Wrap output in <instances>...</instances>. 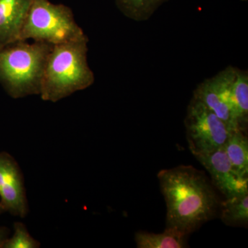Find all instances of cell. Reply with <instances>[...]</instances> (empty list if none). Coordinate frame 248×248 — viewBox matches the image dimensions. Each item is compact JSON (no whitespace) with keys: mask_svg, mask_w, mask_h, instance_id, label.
Instances as JSON below:
<instances>
[{"mask_svg":"<svg viewBox=\"0 0 248 248\" xmlns=\"http://www.w3.org/2000/svg\"><path fill=\"white\" fill-rule=\"evenodd\" d=\"M9 228L0 226V248H2L5 241L9 237Z\"/></svg>","mask_w":248,"mask_h":248,"instance_id":"obj_16","label":"cell"},{"mask_svg":"<svg viewBox=\"0 0 248 248\" xmlns=\"http://www.w3.org/2000/svg\"><path fill=\"white\" fill-rule=\"evenodd\" d=\"M221 218L227 225L247 224L248 192L227 198L221 203Z\"/></svg>","mask_w":248,"mask_h":248,"instance_id":"obj_14","label":"cell"},{"mask_svg":"<svg viewBox=\"0 0 248 248\" xmlns=\"http://www.w3.org/2000/svg\"><path fill=\"white\" fill-rule=\"evenodd\" d=\"M14 228V235L6 240L2 248H40V243L31 236L24 223L16 222Z\"/></svg>","mask_w":248,"mask_h":248,"instance_id":"obj_15","label":"cell"},{"mask_svg":"<svg viewBox=\"0 0 248 248\" xmlns=\"http://www.w3.org/2000/svg\"><path fill=\"white\" fill-rule=\"evenodd\" d=\"M232 97L240 128L246 131L248 120V73L236 68L232 84Z\"/></svg>","mask_w":248,"mask_h":248,"instance_id":"obj_13","label":"cell"},{"mask_svg":"<svg viewBox=\"0 0 248 248\" xmlns=\"http://www.w3.org/2000/svg\"><path fill=\"white\" fill-rule=\"evenodd\" d=\"M167 206V227L186 235L213 218L218 201L205 173L191 166H179L157 174Z\"/></svg>","mask_w":248,"mask_h":248,"instance_id":"obj_1","label":"cell"},{"mask_svg":"<svg viewBox=\"0 0 248 248\" xmlns=\"http://www.w3.org/2000/svg\"><path fill=\"white\" fill-rule=\"evenodd\" d=\"M245 132L241 129L233 130L223 149L236 170L243 177H248V140Z\"/></svg>","mask_w":248,"mask_h":248,"instance_id":"obj_11","label":"cell"},{"mask_svg":"<svg viewBox=\"0 0 248 248\" xmlns=\"http://www.w3.org/2000/svg\"><path fill=\"white\" fill-rule=\"evenodd\" d=\"M0 203L14 216L24 218L29 213L22 170L14 156L6 152H0Z\"/></svg>","mask_w":248,"mask_h":248,"instance_id":"obj_7","label":"cell"},{"mask_svg":"<svg viewBox=\"0 0 248 248\" xmlns=\"http://www.w3.org/2000/svg\"><path fill=\"white\" fill-rule=\"evenodd\" d=\"M185 233L174 228L167 227L159 234L138 232L135 242L139 248H183L186 247Z\"/></svg>","mask_w":248,"mask_h":248,"instance_id":"obj_10","label":"cell"},{"mask_svg":"<svg viewBox=\"0 0 248 248\" xmlns=\"http://www.w3.org/2000/svg\"><path fill=\"white\" fill-rule=\"evenodd\" d=\"M53 45L19 40L0 47V85L10 97L40 95Z\"/></svg>","mask_w":248,"mask_h":248,"instance_id":"obj_3","label":"cell"},{"mask_svg":"<svg viewBox=\"0 0 248 248\" xmlns=\"http://www.w3.org/2000/svg\"><path fill=\"white\" fill-rule=\"evenodd\" d=\"M207 170L217 188L226 198L248 192V178L233 167L223 148L195 156Z\"/></svg>","mask_w":248,"mask_h":248,"instance_id":"obj_8","label":"cell"},{"mask_svg":"<svg viewBox=\"0 0 248 248\" xmlns=\"http://www.w3.org/2000/svg\"><path fill=\"white\" fill-rule=\"evenodd\" d=\"M86 37L71 8L49 0H31L19 40L55 45Z\"/></svg>","mask_w":248,"mask_h":248,"instance_id":"obj_4","label":"cell"},{"mask_svg":"<svg viewBox=\"0 0 248 248\" xmlns=\"http://www.w3.org/2000/svg\"><path fill=\"white\" fill-rule=\"evenodd\" d=\"M236 69V67L228 66L216 76L204 80L197 86L192 97L213 112L232 130L241 129L232 91Z\"/></svg>","mask_w":248,"mask_h":248,"instance_id":"obj_6","label":"cell"},{"mask_svg":"<svg viewBox=\"0 0 248 248\" xmlns=\"http://www.w3.org/2000/svg\"><path fill=\"white\" fill-rule=\"evenodd\" d=\"M185 126L189 148L194 156L223 148L233 131L213 112L194 98L187 107Z\"/></svg>","mask_w":248,"mask_h":248,"instance_id":"obj_5","label":"cell"},{"mask_svg":"<svg viewBox=\"0 0 248 248\" xmlns=\"http://www.w3.org/2000/svg\"><path fill=\"white\" fill-rule=\"evenodd\" d=\"M5 210L4 208V207L2 206V205H1V203H0V215H1V214H3L5 213Z\"/></svg>","mask_w":248,"mask_h":248,"instance_id":"obj_17","label":"cell"},{"mask_svg":"<svg viewBox=\"0 0 248 248\" xmlns=\"http://www.w3.org/2000/svg\"><path fill=\"white\" fill-rule=\"evenodd\" d=\"M170 0H115L117 7L129 19L136 22L148 20Z\"/></svg>","mask_w":248,"mask_h":248,"instance_id":"obj_12","label":"cell"},{"mask_svg":"<svg viewBox=\"0 0 248 248\" xmlns=\"http://www.w3.org/2000/svg\"><path fill=\"white\" fill-rule=\"evenodd\" d=\"M31 0H0V47L19 40Z\"/></svg>","mask_w":248,"mask_h":248,"instance_id":"obj_9","label":"cell"},{"mask_svg":"<svg viewBox=\"0 0 248 248\" xmlns=\"http://www.w3.org/2000/svg\"><path fill=\"white\" fill-rule=\"evenodd\" d=\"M88 37L53 45L46 62L40 96L58 102L92 86L94 73L88 63Z\"/></svg>","mask_w":248,"mask_h":248,"instance_id":"obj_2","label":"cell"}]
</instances>
